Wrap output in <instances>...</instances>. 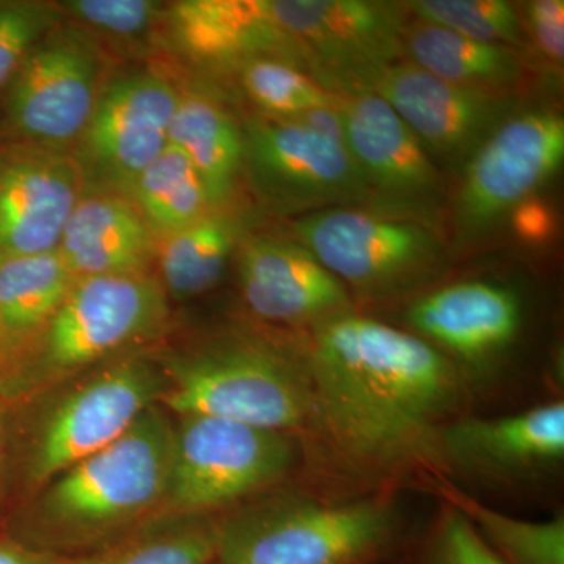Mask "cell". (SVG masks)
<instances>
[{"label": "cell", "mask_w": 564, "mask_h": 564, "mask_svg": "<svg viewBox=\"0 0 564 564\" xmlns=\"http://www.w3.org/2000/svg\"><path fill=\"white\" fill-rule=\"evenodd\" d=\"M310 426L304 467L334 496L397 492L433 475L445 423L469 413L473 388L429 343L358 311L307 332Z\"/></svg>", "instance_id": "6da1fadb"}, {"label": "cell", "mask_w": 564, "mask_h": 564, "mask_svg": "<svg viewBox=\"0 0 564 564\" xmlns=\"http://www.w3.org/2000/svg\"><path fill=\"white\" fill-rule=\"evenodd\" d=\"M411 532L397 492L272 491L218 518L212 564H393Z\"/></svg>", "instance_id": "7a4b0ae2"}, {"label": "cell", "mask_w": 564, "mask_h": 564, "mask_svg": "<svg viewBox=\"0 0 564 564\" xmlns=\"http://www.w3.org/2000/svg\"><path fill=\"white\" fill-rule=\"evenodd\" d=\"M161 402L173 413L209 415L292 434L310 426L306 352L288 355L258 340H228L165 362Z\"/></svg>", "instance_id": "3957f363"}, {"label": "cell", "mask_w": 564, "mask_h": 564, "mask_svg": "<svg viewBox=\"0 0 564 564\" xmlns=\"http://www.w3.org/2000/svg\"><path fill=\"white\" fill-rule=\"evenodd\" d=\"M302 441L248 423L182 415L174 429L165 502L188 518H215L276 491L304 467Z\"/></svg>", "instance_id": "277c9868"}, {"label": "cell", "mask_w": 564, "mask_h": 564, "mask_svg": "<svg viewBox=\"0 0 564 564\" xmlns=\"http://www.w3.org/2000/svg\"><path fill=\"white\" fill-rule=\"evenodd\" d=\"M292 236L352 302H383L417 291L445 262L443 242L429 223L362 206L303 215L292 223Z\"/></svg>", "instance_id": "5b68a950"}, {"label": "cell", "mask_w": 564, "mask_h": 564, "mask_svg": "<svg viewBox=\"0 0 564 564\" xmlns=\"http://www.w3.org/2000/svg\"><path fill=\"white\" fill-rule=\"evenodd\" d=\"M174 426L151 406L117 441L54 478L41 516L63 536H91L139 518L165 500Z\"/></svg>", "instance_id": "8992f818"}, {"label": "cell", "mask_w": 564, "mask_h": 564, "mask_svg": "<svg viewBox=\"0 0 564 564\" xmlns=\"http://www.w3.org/2000/svg\"><path fill=\"white\" fill-rule=\"evenodd\" d=\"M306 73L337 96L373 91L403 54L406 7L373 0H267Z\"/></svg>", "instance_id": "52a82bcc"}, {"label": "cell", "mask_w": 564, "mask_h": 564, "mask_svg": "<svg viewBox=\"0 0 564 564\" xmlns=\"http://www.w3.org/2000/svg\"><path fill=\"white\" fill-rule=\"evenodd\" d=\"M243 166L252 188L278 214L303 215L370 203L366 182L345 147L339 120H250Z\"/></svg>", "instance_id": "ba28073f"}, {"label": "cell", "mask_w": 564, "mask_h": 564, "mask_svg": "<svg viewBox=\"0 0 564 564\" xmlns=\"http://www.w3.org/2000/svg\"><path fill=\"white\" fill-rule=\"evenodd\" d=\"M564 463V402L551 400L507 415H458L440 430L433 475L475 489L532 488ZM429 480V478H426Z\"/></svg>", "instance_id": "9c48e42d"}, {"label": "cell", "mask_w": 564, "mask_h": 564, "mask_svg": "<svg viewBox=\"0 0 564 564\" xmlns=\"http://www.w3.org/2000/svg\"><path fill=\"white\" fill-rule=\"evenodd\" d=\"M101 74V55L87 35L54 29L0 96V137L55 151L79 140L102 90Z\"/></svg>", "instance_id": "30bf717a"}, {"label": "cell", "mask_w": 564, "mask_h": 564, "mask_svg": "<svg viewBox=\"0 0 564 564\" xmlns=\"http://www.w3.org/2000/svg\"><path fill=\"white\" fill-rule=\"evenodd\" d=\"M564 120L552 110L514 111L463 166L454 202L456 243L496 231L562 169Z\"/></svg>", "instance_id": "8fae6325"}, {"label": "cell", "mask_w": 564, "mask_h": 564, "mask_svg": "<svg viewBox=\"0 0 564 564\" xmlns=\"http://www.w3.org/2000/svg\"><path fill=\"white\" fill-rule=\"evenodd\" d=\"M181 93L158 73L124 74L104 85L87 128L79 163L98 193L129 195L140 173L166 147ZM128 198V196H126Z\"/></svg>", "instance_id": "7c38bea8"}, {"label": "cell", "mask_w": 564, "mask_h": 564, "mask_svg": "<svg viewBox=\"0 0 564 564\" xmlns=\"http://www.w3.org/2000/svg\"><path fill=\"white\" fill-rule=\"evenodd\" d=\"M166 318V291L151 274L80 276L44 326L43 362L74 370L151 334Z\"/></svg>", "instance_id": "4fadbf2b"}, {"label": "cell", "mask_w": 564, "mask_h": 564, "mask_svg": "<svg viewBox=\"0 0 564 564\" xmlns=\"http://www.w3.org/2000/svg\"><path fill=\"white\" fill-rule=\"evenodd\" d=\"M336 111L370 203L415 220L433 218L445 199L443 172L406 122L375 91L340 96Z\"/></svg>", "instance_id": "5bb4252c"}, {"label": "cell", "mask_w": 564, "mask_h": 564, "mask_svg": "<svg viewBox=\"0 0 564 564\" xmlns=\"http://www.w3.org/2000/svg\"><path fill=\"white\" fill-rule=\"evenodd\" d=\"M165 388L150 364L128 361L74 389L44 422L32 458L39 484L54 480L117 441L154 406Z\"/></svg>", "instance_id": "9a60e30c"}, {"label": "cell", "mask_w": 564, "mask_h": 564, "mask_svg": "<svg viewBox=\"0 0 564 564\" xmlns=\"http://www.w3.org/2000/svg\"><path fill=\"white\" fill-rule=\"evenodd\" d=\"M373 91L406 122L441 172H462L485 140L518 111L508 93L451 84L411 62L393 63Z\"/></svg>", "instance_id": "2e32d148"}, {"label": "cell", "mask_w": 564, "mask_h": 564, "mask_svg": "<svg viewBox=\"0 0 564 564\" xmlns=\"http://www.w3.org/2000/svg\"><path fill=\"white\" fill-rule=\"evenodd\" d=\"M408 332L443 352L474 389L496 366L524 325L521 296L499 282H454L423 293L404 314Z\"/></svg>", "instance_id": "e0dca14e"}, {"label": "cell", "mask_w": 564, "mask_h": 564, "mask_svg": "<svg viewBox=\"0 0 564 564\" xmlns=\"http://www.w3.org/2000/svg\"><path fill=\"white\" fill-rule=\"evenodd\" d=\"M79 163L55 150L0 143V261L57 250L84 193Z\"/></svg>", "instance_id": "ac0fdd59"}, {"label": "cell", "mask_w": 564, "mask_h": 564, "mask_svg": "<svg viewBox=\"0 0 564 564\" xmlns=\"http://www.w3.org/2000/svg\"><path fill=\"white\" fill-rule=\"evenodd\" d=\"M239 284L248 310L278 325L310 332L356 311L347 289L293 239L247 240L239 254Z\"/></svg>", "instance_id": "d6986e66"}, {"label": "cell", "mask_w": 564, "mask_h": 564, "mask_svg": "<svg viewBox=\"0 0 564 564\" xmlns=\"http://www.w3.org/2000/svg\"><path fill=\"white\" fill-rule=\"evenodd\" d=\"M170 35L182 54L215 66L258 57H295L267 0H181L165 9Z\"/></svg>", "instance_id": "ffe728a7"}, {"label": "cell", "mask_w": 564, "mask_h": 564, "mask_svg": "<svg viewBox=\"0 0 564 564\" xmlns=\"http://www.w3.org/2000/svg\"><path fill=\"white\" fill-rule=\"evenodd\" d=\"M155 236L126 196H82L63 229L58 251L74 276L143 273L154 258Z\"/></svg>", "instance_id": "44dd1931"}, {"label": "cell", "mask_w": 564, "mask_h": 564, "mask_svg": "<svg viewBox=\"0 0 564 564\" xmlns=\"http://www.w3.org/2000/svg\"><path fill=\"white\" fill-rule=\"evenodd\" d=\"M403 52L408 62L462 87L507 93L524 74L514 47L467 39L419 20L404 25Z\"/></svg>", "instance_id": "7402d4cb"}, {"label": "cell", "mask_w": 564, "mask_h": 564, "mask_svg": "<svg viewBox=\"0 0 564 564\" xmlns=\"http://www.w3.org/2000/svg\"><path fill=\"white\" fill-rule=\"evenodd\" d=\"M169 144L192 163L214 209L229 198L243 166V133L228 111L206 96L182 95Z\"/></svg>", "instance_id": "603a6c76"}, {"label": "cell", "mask_w": 564, "mask_h": 564, "mask_svg": "<svg viewBox=\"0 0 564 564\" xmlns=\"http://www.w3.org/2000/svg\"><path fill=\"white\" fill-rule=\"evenodd\" d=\"M76 280L58 248L0 261V355L46 326Z\"/></svg>", "instance_id": "cb8c5ba5"}, {"label": "cell", "mask_w": 564, "mask_h": 564, "mask_svg": "<svg viewBox=\"0 0 564 564\" xmlns=\"http://www.w3.org/2000/svg\"><path fill=\"white\" fill-rule=\"evenodd\" d=\"M436 499L454 505L502 564H564V514L533 522L496 510L443 478H429Z\"/></svg>", "instance_id": "d4e9b609"}, {"label": "cell", "mask_w": 564, "mask_h": 564, "mask_svg": "<svg viewBox=\"0 0 564 564\" xmlns=\"http://www.w3.org/2000/svg\"><path fill=\"white\" fill-rule=\"evenodd\" d=\"M237 240V221L217 209L163 239L158 256L165 291L177 299L210 291L221 280Z\"/></svg>", "instance_id": "484cf974"}, {"label": "cell", "mask_w": 564, "mask_h": 564, "mask_svg": "<svg viewBox=\"0 0 564 564\" xmlns=\"http://www.w3.org/2000/svg\"><path fill=\"white\" fill-rule=\"evenodd\" d=\"M128 199L161 240L214 209L198 173L172 144L140 173Z\"/></svg>", "instance_id": "4316f807"}, {"label": "cell", "mask_w": 564, "mask_h": 564, "mask_svg": "<svg viewBox=\"0 0 564 564\" xmlns=\"http://www.w3.org/2000/svg\"><path fill=\"white\" fill-rule=\"evenodd\" d=\"M239 69L248 98L270 118L299 120L339 106L340 96L326 90L306 70L281 58H251L239 65Z\"/></svg>", "instance_id": "83f0119b"}, {"label": "cell", "mask_w": 564, "mask_h": 564, "mask_svg": "<svg viewBox=\"0 0 564 564\" xmlns=\"http://www.w3.org/2000/svg\"><path fill=\"white\" fill-rule=\"evenodd\" d=\"M393 564H502L454 505L437 499L436 511L413 529Z\"/></svg>", "instance_id": "f1b7e54d"}, {"label": "cell", "mask_w": 564, "mask_h": 564, "mask_svg": "<svg viewBox=\"0 0 564 564\" xmlns=\"http://www.w3.org/2000/svg\"><path fill=\"white\" fill-rule=\"evenodd\" d=\"M406 10L415 20L486 43L514 47L524 35V20L507 0H414Z\"/></svg>", "instance_id": "f546056e"}, {"label": "cell", "mask_w": 564, "mask_h": 564, "mask_svg": "<svg viewBox=\"0 0 564 564\" xmlns=\"http://www.w3.org/2000/svg\"><path fill=\"white\" fill-rule=\"evenodd\" d=\"M217 541L218 518H193L79 564H212Z\"/></svg>", "instance_id": "4dcf8cb0"}, {"label": "cell", "mask_w": 564, "mask_h": 564, "mask_svg": "<svg viewBox=\"0 0 564 564\" xmlns=\"http://www.w3.org/2000/svg\"><path fill=\"white\" fill-rule=\"evenodd\" d=\"M58 10L32 0H0V96L29 52L54 31Z\"/></svg>", "instance_id": "1f68e13d"}, {"label": "cell", "mask_w": 564, "mask_h": 564, "mask_svg": "<svg viewBox=\"0 0 564 564\" xmlns=\"http://www.w3.org/2000/svg\"><path fill=\"white\" fill-rule=\"evenodd\" d=\"M63 9L90 31L124 41L147 35L165 13L163 3L152 0H69Z\"/></svg>", "instance_id": "d6a6232c"}, {"label": "cell", "mask_w": 564, "mask_h": 564, "mask_svg": "<svg viewBox=\"0 0 564 564\" xmlns=\"http://www.w3.org/2000/svg\"><path fill=\"white\" fill-rule=\"evenodd\" d=\"M524 29L532 33L534 44L544 58L562 65L564 58L563 0H534L527 3Z\"/></svg>", "instance_id": "836d02e7"}, {"label": "cell", "mask_w": 564, "mask_h": 564, "mask_svg": "<svg viewBox=\"0 0 564 564\" xmlns=\"http://www.w3.org/2000/svg\"><path fill=\"white\" fill-rule=\"evenodd\" d=\"M514 236L527 245H543L554 236V212L538 198L525 199L507 218Z\"/></svg>", "instance_id": "e575fe53"}, {"label": "cell", "mask_w": 564, "mask_h": 564, "mask_svg": "<svg viewBox=\"0 0 564 564\" xmlns=\"http://www.w3.org/2000/svg\"><path fill=\"white\" fill-rule=\"evenodd\" d=\"M77 560L13 543H0V564H79Z\"/></svg>", "instance_id": "d590c367"}]
</instances>
